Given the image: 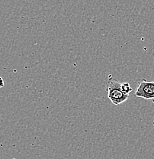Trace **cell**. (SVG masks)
<instances>
[{
	"label": "cell",
	"mask_w": 154,
	"mask_h": 159,
	"mask_svg": "<svg viewBox=\"0 0 154 159\" xmlns=\"http://www.w3.org/2000/svg\"><path fill=\"white\" fill-rule=\"evenodd\" d=\"M108 97L114 105L117 106L128 99L129 95L125 94L121 89V84L109 75L107 82Z\"/></svg>",
	"instance_id": "cell-1"
},
{
	"label": "cell",
	"mask_w": 154,
	"mask_h": 159,
	"mask_svg": "<svg viewBox=\"0 0 154 159\" xmlns=\"http://www.w3.org/2000/svg\"><path fill=\"white\" fill-rule=\"evenodd\" d=\"M135 96L139 98L151 100L154 103V81L142 79L138 82Z\"/></svg>",
	"instance_id": "cell-2"
},
{
	"label": "cell",
	"mask_w": 154,
	"mask_h": 159,
	"mask_svg": "<svg viewBox=\"0 0 154 159\" xmlns=\"http://www.w3.org/2000/svg\"><path fill=\"white\" fill-rule=\"evenodd\" d=\"M121 91L124 93L125 94H127V95H129L130 92L132 91V87H130V84L129 83L125 82L121 84Z\"/></svg>",
	"instance_id": "cell-3"
},
{
	"label": "cell",
	"mask_w": 154,
	"mask_h": 159,
	"mask_svg": "<svg viewBox=\"0 0 154 159\" xmlns=\"http://www.w3.org/2000/svg\"><path fill=\"white\" fill-rule=\"evenodd\" d=\"M2 87H4V80L0 77V88H2Z\"/></svg>",
	"instance_id": "cell-4"
},
{
	"label": "cell",
	"mask_w": 154,
	"mask_h": 159,
	"mask_svg": "<svg viewBox=\"0 0 154 159\" xmlns=\"http://www.w3.org/2000/svg\"><path fill=\"white\" fill-rule=\"evenodd\" d=\"M153 125H154V121H153Z\"/></svg>",
	"instance_id": "cell-5"
}]
</instances>
